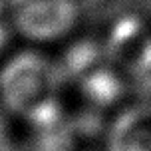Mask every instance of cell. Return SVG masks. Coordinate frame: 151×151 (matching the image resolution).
<instances>
[{"label":"cell","mask_w":151,"mask_h":151,"mask_svg":"<svg viewBox=\"0 0 151 151\" xmlns=\"http://www.w3.org/2000/svg\"><path fill=\"white\" fill-rule=\"evenodd\" d=\"M60 80V68L48 56L22 50L0 68V104L24 123H48L58 111Z\"/></svg>","instance_id":"cell-1"},{"label":"cell","mask_w":151,"mask_h":151,"mask_svg":"<svg viewBox=\"0 0 151 151\" xmlns=\"http://www.w3.org/2000/svg\"><path fill=\"white\" fill-rule=\"evenodd\" d=\"M107 151H151V109H129L113 121Z\"/></svg>","instance_id":"cell-3"},{"label":"cell","mask_w":151,"mask_h":151,"mask_svg":"<svg viewBox=\"0 0 151 151\" xmlns=\"http://www.w3.org/2000/svg\"><path fill=\"white\" fill-rule=\"evenodd\" d=\"M6 8L12 30L36 44L66 38L80 20L78 0H6Z\"/></svg>","instance_id":"cell-2"},{"label":"cell","mask_w":151,"mask_h":151,"mask_svg":"<svg viewBox=\"0 0 151 151\" xmlns=\"http://www.w3.org/2000/svg\"><path fill=\"white\" fill-rule=\"evenodd\" d=\"M10 32H12V24H10V16H8L6 0H0V54L4 52L8 44Z\"/></svg>","instance_id":"cell-4"}]
</instances>
